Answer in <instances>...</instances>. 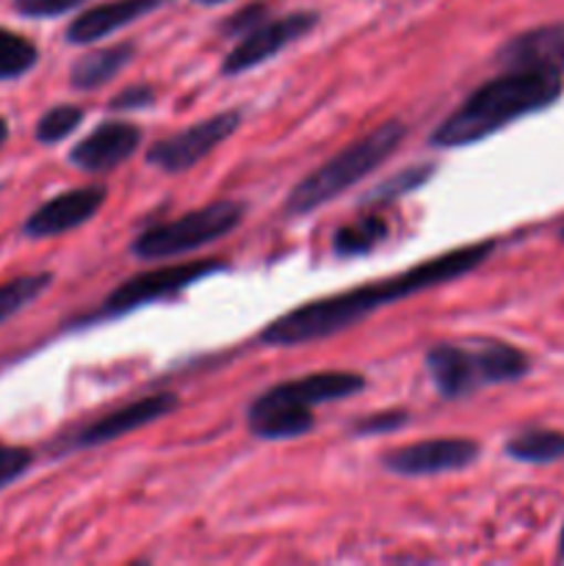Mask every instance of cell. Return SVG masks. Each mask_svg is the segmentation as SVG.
<instances>
[{
  "mask_svg": "<svg viewBox=\"0 0 564 566\" xmlns=\"http://www.w3.org/2000/svg\"><path fill=\"white\" fill-rule=\"evenodd\" d=\"M492 249H495V241L470 243V247H459L446 254H437V258L412 265V269L401 271V274L385 276L382 282H368V285L302 304V307L271 321L260 332V343L274 348H291L324 340V337L337 335V332L348 329V326H357L359 321L379 313L382 307H390V304L415 296V293H424L429 287L446 285V282L470 274V271L479 269L490 258Z\"/></svg>",
  "mask_w": 564,
  "mask_h": 566,
  "instance_id": "cell-1",
  "label": "cell"
},
{
  "mask_svg": "<svg viewBox=\"0 0 564 566\" xmlns=\"http://www.w3.org/2000/svg\"><path fill=\"white\" fill-rule=\"evenodd\" d=\"M562 72L540 70V66L506 70L464 97V103L451 111L442 125H437L429 142L431 147L440 149L470 147V144L495 136L498 130L523 116L551 108L562 97Z\"/></svg>",
  "mask_w": 564,
  "mask_h": 566,
  "instance_id": "cell-2",
  "label": "cell"
},
{
  "mask_svg": "<svg viewBox=\"0 0 564 566\" xmlns=\"http://www.w3.org/2000/svg\"><path fill=\"white\" fill-rule=\"evenodd\" d=\"M404 136H407V130H404L401 122H385L382 127L370 130L368 136L357 138L348 147H343L326 164H321L313 175L296 182V188H293L285 202V213L310 216L321 205L337 199L343 191H348L359 180H365L370 171L379 169L396 153Z\"/></svg>",
  "mask_w": 564,
  "mask_h": 566,
  "instance_id": "cell-3",
  "label": "cell"
},
{
  "mask_svg": "<svg viewBox=\"0 0 564 566\" xmlns=\"http://www.w3.org/2000/svg\"><path fill=\"white\" fill-rule=\"evenodd\" d=\"M426 370L442 398H462L487 385H506L529 374V357L509 343H484L479 348H429Z\"/></svg>",
  "mask_w": 564,
  "mask_h": 566,
  "instance_id": "cell-4",
  "label": "cell"
},
{
  "mask_svg": "<svg viewBox=\"0 0 564 566\" xmlns=\"http://www.w3.org/2000/svg\"><path fill=\"white\" fill-rule=\"evenodd\" d=\"M241 221L243 205L236 202V199H219V202L191 210V213L180 216V219L147 227L133 241L130 249L138 260L182 258V254L197 252V249L230 235Z\"/></svg>",
  "mask_w": 564,
  "mask_h": 566,
  "instance_id": "cell-5",
  "label": "cell"
},
{
  "mask_svg": "<svg viewBox=\"0 0 564 566\" xmlns=\"http://www.w3.org/2000/svg\"><path fill=\"white\" fill-rule=\"evenodd\" d=\"M219 271H227V263H219V260H197V263L164 265V269L147 271V274H136L122 282L116 291H111V296L100 307L97 318H119V315L133 313L138 307L164 302V298L177 296L186 287L197 285V282L208 280V276L219 274Z\"/></svg>",
  "mask_w": 564,
  "mask_h": 566,
  "instance_id": "cell-6",
  "label": "cell"
},
{
  "mask_svg": "<svg viewBox=\"0 0 564 566\" xmlns=\"http://www.w3.org/2000/svg\"><path fill=\"white\" fill-rule=\"evenodd\" d=\"M241 127V111H221L186 130L166 136L149 147L147 160L164 171H186L208 158L219 144H224Z\"/></svg>",
  "mask_w": 564,
  "mask_h": 566,
  "instance_id": "cell-7",
  "label": "cell"
},
{
  "mask_svg": "<svg viewBox=\"0 0 564 566\" xmlns=\"http://www.w3.org/2000/svg\"><path fill=\"white\" fill-rule=\"evenodd\" d=\"M315 22H318V14H313V11H296V14L280 17V20L258 22V25H254L252 31L243 33L241 42L227 53L221 72H224V75H241V72H249L254 70V66L265 64V61L274 59L280 50H285L288 44L307 36L315 28Z\"/></svg>",
  "mask_w": 564,
  "mask_h": 566,
  "instance_id": "cell-8",
  "label": "cell"
},
{
  "mask_svg": "<svg viewBox=\"0 0 564 566\" xmlns=\"http://www.w3.org/2000/svg\"><path fill=\"white\" fill-rule=\"evenodd\" d=\"M479 459V446L462 437H446V440H424L412 446H401L382 457V468L404 479H424V475L453 473L464 470Z\"/></svg>",
  "mask_w": 564,
  "mask_h": 566,
  "instance_id": "cell-9",
  "label": "cell"
},
{
  "mask_svg": "<svg viewBox=\"0 0 564 566\" xmlns=\"http://www.w3.org/2000/svg\"><path fill=\"white\" fill-rule=\"evenodd\" d=\"M177 403L180 401H177L175 392H155V396L138 398V401L125 403V407L114 409V412L103 415V418L92 420L81 431H75L70 440V448L108 446V442L119 440V437L133 434V431L171 415L177 409Z\"/></svg>",
  "mask_w": 564,
  "mask_h": 566,
  "instance_id": "cell-10",
  "label": "cell"
},
{
  "mask_svg": "<svg viewBox=\"0 0 564 566\" xmlns=\"http://www.w3.org/2000/svg\"><path fill=\"white\" fill-rule=\"evenodd\" d=\"M142 144V130L130 122H103L72 147L70 164L86 175H105L133 158Z\"/></svg>",
  "mask_w": 564,
  "mask_h": 566,
  "instance_id": "cell-11",
  "label": "cell"
},
{
  "mask_svg": "<svg viewBox=\"0 0 564 566\" xmlns=\"http://www.w3.org/2000/svg\"><path fill=\"white\" fill-rule=\"evenodd\" d=\"M105 202V188L103 186H86V188H72V191L59 193L50 202H44L42 208H36L31 213V219L25 221V235L31 238H53L64 235V232L77 230L81 224H86L88 219H94L100 208Z\"/></svg>",
  "mask_w": 564,
  "mask_h": 566,
  "instance_id": "cell-12",
  "label": "cell"
},
{
  "mask_svg": "<svg viewBox=\"0 0 564 566\" xmlns=\"http://www.w3.org/2000/svg\"><path fill=\"white\" fill-rule=\"evenodd\" d=\"M365 387V379L359 374H348V370H324V374L299 376V379L282 381L265 390V396L274 401L299 403V407H318V403L343 401V398L357 396Z\"/></svg>",
  "mask_w": 564,
  "mask_h": 566,
  "instance_id": "cell-13",
  "label": "cell"
},
{
  "mask_svg": "<svg viewBox=\"0 0 564 566\" xmlns=\"http://www.w3.org/2000/svg\"><path fill=\"white\" fill-rule=\"evenodd\" d=\"M160 0H111V3H100L94 9L83 11L66 28V42L70 44H92L100 39L111 36L119 28L130 25V22L142 20L153 9H158Z\"/></svg>",
  "mask_w": 564,
  "mask_h": 566,
  "instance_id": "cell-14",
  "label": "cell"
},
{
  "mask_svg": "<svg viewBox=\"0 0 564 566\" xmlns=\"http://www.w3.org/2000/svg\"><path fill=\"white\" fill-rule=\"evenodd\" d=\"M501 64L506 70L540 66V70H556L564 75V22L534 28V31L514 36L512 42L503 44Z\"/></svg>",
  "mask_w": 564,
  "mask_h": 566,
  "instance_id": "cell-15",
  "label": "cell"
},
{
  "mask_svg": "<svg viewBox=\"0 0 564 566\" xmlns=\"http://www.w3.org/2000/svg\"><path fill=\"white\" fill-rule=\"evenodd\" d=\"M247 426L260 440H293V437H302L313 429L315 415L310 412V407L274 401L263 392L249 403Z\"/></svg>",
  "mask_w": 564,
  "mask_h": 566,
  "instance_id": "cell-16",
  "label": "cell"
},
{
  "mask_svg": "<svg viewBox=\"0 0 564 566\" xmlns=\"http://www.w3.org/2000/svg\"><path fill=\"white\" fill-rule=\"evenodd\" d=\"M133 53H136L133 44H114V48H103L83 55V59H77L70 70L72 86L83 88V92L100 88L103 83H108L111 77H116L127 64H130Z\"/></svg>",
  "mask_w": 564,
  "mask_h": 566,
  "instance_id": "cell-17",
  "label": "cell"
},
{
  "mask_svg": "<svg viewBox=\"0 0 564 566\" xmlns=\"http://www.w3.org/2000/svg\"><path fill=\"white\" fill-rule=\"evenodd\" d=\"M387 235H390L387 221L376 213H365L359 219L343 224L335 232V238H332V252L337 258H359V254H368L376 247H382L387 241Z\"/></svg>",
  "mask_w": 564,
  "mask_h": 566,
  "instance_id": "cell-18",
  "label": "cell"
},
{
  "mask_svg": "<svg viewBox=\"0 0 564 566\" xmlns=\"http://www.w3.org/2000/svg\"><path fill=\"white\" fill-rule=\"evenodd\" d=\"M506 453L529 464L558 462L564 459V434L562 431H525L506 442Z\"/></svg>",
  "mask_w": 564,
  "mask_h": 566,
  "instance_id": "cell-19",
  "label": "cell"
},
{
  "mask_svg": "<svg viewBox=\"0 0 564 566\" xmlns=\"http://www.w3.org/2000/svg\"><path fill=\"white\" fill-rule=\"evenodd\" d=\"M39 61V50L31 39L0 28V81H14L31 72Z\"/></svg>",
  "mask_w": 564,
  "mask_h": 566,
  "instance_id": "cell-20",
  "label": "cell"
},
{
  "mask_svg": "<svg viewBox=\"0 0 564 566\" xmlns=\"http://www.w3.org/2000/svg\"><path fill=\"white\" fill-rule=\"evenodd\" d=\"M50 285H53L50 274H25L0 285V324L25 310L31 302H36Z\"/></svg>",
  "mask_w": 564,
  "mask_h": 566,
  "instance_id": "cell-21",
  "label": "cell"
},
{
  "mask_svg": "<svg viewBox=\"0 0 564 566\" xmlns=\"http://www.w3.org/2000/svg\"><path fill=\"white\" fill-rule=\"evenodd\" d=\"M431 175H435V166L431 164L409 166V169L398 171V175L387 177L385 182H379V186H376L374 191L363 199V202L365 205H382V202H393V199L407 197V193L418 191L420 186H426V182L431 180Z\"/></svg>",
  "mask_w": 564,
  "mask_h": 566,
  "instance_id": "cell-22",
  "label": "cell"
},
{
  "mask_svg": "<svg viewBox=\"0 0 564 566\" xmlns=\"http://www.w3.org/2000/svg\"><path fill=\"white\" fill-rule=\"evenodd\" d=\"M83 108L81 105H55L50 108L42 119L36 122V142L42 144H59L66 136L77 130V125L83 122Z\"/></svg>",
  "mask_w": 564,
  "mask_h": 566,
  "instance_id": "cell-23",
  "label": "cell"
},
{
  "mask_svg": "<svg viewBox=\"0 0 564 566\" xmlns=\"http://www.w3.org/2000/svg\"><path fill=\"white\" fill-rule=\"evenodd\" d=\"M33 464V453L20 446H0V490L14 484Z\"/></svg>",
  "mask_w": 564,
  "mask_h": 566,
  "instance_id": "cell-24",
  "label": "cell"
},
{
  "mask_svg": "<svg viewBox=\"0 0 564 566\" xmlns=\"http://www.w3.org/2000/svg\"><path fill=\"white\" fill-rule=\"evenodd\" d=\"M81 3L83 0H14V9L22 17H61Z\"/></svg>",
  "mask_w": 564,
  "mask_h": 566,
  "instance_id": "cell-25",
  "label": "cell"
},
{
  "mask_svg": "<svg viewBox=\"0 0 564 566\" xmlns=\"http://www.w3.org/2000/svg\"><path fill=\"white\" fill-rule=\"evenodd\" d=\"M153 99H155L153 88H147V86H133V88H127V92L116 94V97L111 99V108H114V111L147 108V105H153Z\"/></svg>",
  "mask_w": 564,
  "mask_h": 566,
  "instance_id": "cell-26",
  "label": "cell"
},
{
  "mask_svg": "<svg viewBox=\"0 0 564 566\" xmlns=\"http://www.w3.org/2000/svg\"><path fill=\"white\" fill-rule=\"evenodd\" d=\"M404 423H407V415L385 412V415H379V418L363 420V423L357 426V434H379V431H393Z\"/></svg>",
  "mask_w": 564,
  "mask_h": 566,
  "instance_id": "cell-27",
  "label": "cell"
},
{
  "mask_svg": "<svg viewBox=\"0 0 564 566\" xmlns=\"http://www.w3.org/2000/svg\"><path fill=\"white\" fill-rule=\"evenodd\" d=\"M6 138H9V125H6V119L0 116V147L6 144Z\"/></svg>",
  "mask_w": 564,
  "mask_h": 566,
  "instance_id": "cell-28",
  "label": "cell"
},
{
  "mask_svg": "<svg viewBox=\"0 0 564 566\" xmlns=\"http://www.w3.org/2000/svg\"><path fill=\"white\" fill-rule=\"evenodd\" d=\"M558 556H562V562H564V531H562V536H558Z\"/></svg>",
  "mask_w": 564,
  "mask_h": 566,
  "instance_id": "cell-29",
  "label": "cell"
},
{
  "mask_svg": "<svg viewBox=\"0 0 564 566\" xmlns=\"http://www.w3.org/2000/svg\"><path fill=\"white\" fill-rule=\"evenodd\" d=\"M197 3H202V6H216V3H227V0H197Z\"/></svg>",
  "mask_w": 564,
  "mask_h": 566,
  "instance_id": "cell-30",
  "label": "cell"
}]
</instances>
